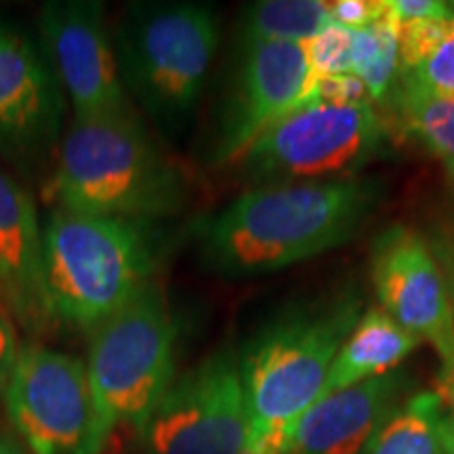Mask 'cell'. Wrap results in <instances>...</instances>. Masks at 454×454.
I'll list each match as a JSON object with an SVG mask.
<instances>
[{
    "label": "cell",
    "mask_w": 454,
    "mask_h": 454,
    "mask_svg": "<svg viewBox=\"0 0 454 454\" xmlns=\"http://www.w3.org/2000/svg\"><path fill=\"white\" fill-rule=\"evenodd\" d=\"M383 196L371 177L251 187L198 225L200 257L227 278L293 268L351 240Z\"/></svg>",
    "instance_id": "1"
},
{
    "label": "cell",
    "mask_w": 454,
    "mask_h": 454,
    "mask_svg": "<svg viewBox=\"0 0 454 454\" xmlns=\"http://www.w3.org/2000/svg\"><path fill=\"white\" fill-rule=\"evenodd\" d=\"M43 247L51 317L89 334L154 282L173 238L164 221L55 208Z\"/></svg>",
    "instance_id": "2"
},
{
    "label": "cell",
    "mask_w": 454,
    "mask_h": 454,
    "mask_svg": "<svg viewBox=\"0 0 454 454\" xmlns=\"http://www.w3.org/2000/svg\"><path fill=\"white\" fill-rule=\"evenodd\" d=\"M362 316L356 291L288 309L240 351L248 442L242 454H282L284 434L320 400L328 372Z\"/></svg>",
    "instance_id": "3"
},
{
    "label": "cell",
    "mask_w": 454,
    "mask_h": 454,
    "mask_svg": "<svg viewBox=\"0 0 454 454\" xmlns=\"http://www.w3.org/2000/svg\"><path fill=\"white\" fill-rule=\"evenodd\" d=\"M47 194L66 211L167 221L184 208L187 187L137 114L127 110L72 122Z\"/></svg>",
    "instance_id": "4"
},
{
    "label": "cell",
    "mask_w": 454,
    "mask_h": 454,
    "mask_svg": "<svg viewBox=\"0 0 454 454\" xmlns=\"http://www.w3.org/2000/svg\"><path fill=\"white\" fill-rule=\"evenodd\" d=\"M118 70L162 133H179L202 98L219 47V15L198 3L130 4L116 36Z\"/></svg>",
    "instance_id": "5"
},
{
    "label": "cell",
    "mask_w": 454,
    "mask_h": 454,
    "mask_svg": "<svg viewBox=\"0 0 454 454\" xmlns=\"http://www.w3.org/2000/svg\"><path fill=\"white\" fill-rule=\"evenodd\" d=\"M177 340V317L158 282L89 333L84 364L101 450L118 429L144 427L175 381Z\"/></svg>",
    "instance_id": "6"
},
{
    "label": "cell",
    "mask_w": 454,
    "mask_h": 454,
    "mask_svg": "<svg viewBox=\"0 0 454 454\" xmlns=\"http://www.w3.org/2000/svg\"><path fill=\"white\" fill-rule=\"evenodd\" d=\"M385 141V122L371 101L305 99L265 130L236 164L251 187L351 179L381 154Z\"/></svg>",
    "instance_id": "7"
},
{
    "label": "cell",
    "mask_w": 454,
    "mask_h": 454,
    "mask_svg": "<svg viewBox=\"0 0 454 454\" xmlns=\"http://www.w3.org/2000/svg\"><path fill=\"white\" fill-rule=\"evenodd\" d=\"M137 435L145 454H242L248 411L240 351L223 348L175 377Z\"/></svg>",
    "instance_id": "8"
},
{
    "label": "cell",
    "mask_w": 454,
    "mask_h": 454,
    "mask_svg": "<svg viewBox=\"0 0 454 454\" xmlns=\"http://www.w3.org/2000/svg\"><path fill=\"white\" fill-rule=\"evenodd\" d=\"M7 417L30 454H101L87 364L64 351L20 348L7 387Z\"/></svg>",
    "instance_id": "9"
},
{
    "label": "cell",
    "mask_w": 454,
    "mask_h": 454,
    "mask_svg": "<svg viewBox=\"0 0 454 454\" xmlns=\"http://www.w3.org/2000/svg\"><path fill=\"white\" fill-rule=\"evenodd\" d=\"M314 81L305 44L240 41L213 141L215 167L240 160L265 130L305 104Z\"/></svg>",
    "instance_id": "10"
},
{
    "label": "cell",
    "mask_w": 454,
    "mask_h": 454,
    "mask_svg": "<svg viewBox=\"0 0 454 454\" xmlns=\"http://www.w3.org/2000/svg\"><path fill=\"white\" fill-rule=\"evenodd\" d=\"M41 49L70 99L74 121L133 110L98 0H51L38 17Z\"/></svg>",
    "instance_id": "11"
},
{
    "label": "cell",
    "mask_w": 454,
    "mask_h": 454,
    "mask_svg": "<svg viewBox=\"0 0 454 454\" xmlns=\"http://www.w3.org/2000/svg\"><path fill=\"white\" fill-rule=\"evenodd\" d=\"M371 282L385 314L427 340L442 364L454 360V301L431 244L408 225H389L371 248Z\"/></svg>",
    "instance_id": "12"
},
{
    "label": "cell",
    "mask_w": 454,
    "mask_h": 454,
    "mask_svg": "<svg viewBox=\"0 0 454 454\" xmlns=\"http://www.w3.org/2000/svg\"><path fill=\"white\" fill-rule=\"evenodd\" d=\"M61 93L43 49L20 26L0 20V145L34 154L53 144L64 116Z\"/></svg>",
    "instance_id": "13"
},
{
    "label": "cell",
    "mask_w": 454,
    "mask_h": 454,
    "mask_svg": "<svg viewBox=\"0 0 454 454\" xmlns=\"http://www.w3.org/2000/svg\"><path fill=\"white\" fill-rule=\"evenodd\" d=\"M404 389L406 377L394 371L320 397L284 434L282 454H362Z\"/></svg>",
    "instance_id": "14"
},
{
    "label": "cell",
    "mask_w": 454,
    "mask_h": 454,
    "mask_svg": "<svg viewBox=\"0 0 454 454\" xmlns=\"http://www.w3.org/2000/svg\"><path fill=\"white\" fill-rule=\"evenodd\" d=\"M0 301L27 334L55 326L44 286L43 225L30 194L0 168Z\"/></svg>",
    "instance_id": "15"
},
{
    "label": "cell",
    "mask_w": 454,
    "mask_h": 454,
    "mask_svg": "<svg viewBox=\"0 0 454 454\" xmlns=\"http://www.w3.org/2000/svg\"><path fill=\"white\" fill-rule=\"evenodd\" d=\"M419 343L421 340L397 325L381 308H368L362 311L354 331L345 339L320 397L394 372V368L404 362Z\"/></svg>",
    "instance_id": "16"
},
{
    "label": "cell",
    "mask_w": 454,
    "mask_h": 454,
    "mask_svg": "<svg viewBox=\"0 0 454 454\" xmlns=\"http://www.w3.org/2000/svg\"><path fill=\"white\" fill-rule=\"evenodd\" d=\"M331 26L325 0H259L244 9L242 41L305 44Z\"/></svg>",
    "instance_id": "17"
},
{
    "label": "cell",
    "mask_w": 454,
    "mask_h": 454,
    "mask_svg": "<svg viewBox=\"0 0 454 454\" xmlns=\"http://www.w3.org/2000/svg\"><path fill=\"white\" fill-rule=\"evenodd\" d=\"M442 404L434 391L412 395L372 435L362 454H444Z\"/></svg>",
    "instance_id": "18"
},
{
    "label": "cell",
    "mask_w": 454,
    "mask_h": 454,
    "mask_svg": "<svg viewBox=\"0 0 454 454\" xmlns=\"http://www.w3.org/2000/svg\"><path fill=\"white\" fill-rule=\"evenodd\" d=\"M391 98L404 127L446 168H454V99L400 82L391 90Z\"/></svg>",
    "instance_id": "19"
},
{
    "label": "cell",
    "mask_w": 454,
    "mask_h": 454,
    "mask_svg": "<svg viewBox=\"0 0 454 454\" xmlns=\"http://www.w3.org/2000/svg\"><path fill=\"white\" fill-rule=\"evenodd\" d=\"M389 7V4H387ZM354 32V76L364 82L371 101H385L397 78V24L394 13Z\"/></svg>",
    "instance_id": "20"
},
{
    "label": "cell",
    "mask_w": 454,
    "mask_h": 454,
    "mask_svg": "<svg viewBox=\"0 0 454 454\" xmlns=\"http://www.w3.org/2000/svg\"><path fill=\"white\" fill-rule=\"evenodd\" d=\"M395 82L454 99V13L438 44L417 66L397 74Z\"/></svg>",
    "instance_id": "21"
},
{
    "label": "cell",
    "mask_w": 454,
    "mask_h": 454,
    "mask_svg": "<svg viewBox=\"0 0 454 454\" xmlns=\"http://www.w3.org/2000/svg\"><path fill=\"white\" fill-rule=\"evenodd\" d=\"M314 78L354 76V32L331 26L305 43Z\"/></svg>",
    "instance_id": "22"
},
{
    "label": "cell",
    "mask_w": 454,
    "mask_h": 454,
    "mask_svg": "<svg viewBox=\"0 0 454 454\" xmlns=\"http://www.w3.org/2000/svg\"><path fill=\"white\" fill-rule=\"evenodd\" d=\"M389 13L387 0H337L331 3L333 24L345 30H362Z\"/></svg>",
    "instance_id": "23"
},
{
    "label": "cell",
    "mask_w": 454,
    "mask_h": 454,
    "mask_svg": "<svg viewBox=\"0 0 454 454\" xmlns=\"http://www.w3.org/2000/svg\"><path fill=\"white\" fill-rule=\"evenodd\" d=\"M391 13L395 21L406 24V21H425V20H442L450 15L448 3H435V0H387Z\"/></svg>",
    "instance_id": "24"
},
{
    "label": "cell",
    "mask_w": 454,
    "mask_h": 454,
    "mask_svg": "<svg viewBox=\"0 0 454 454\" xmlns=\"http://www.w3.org/2000/svg\"><path fill=\"white\" fill-rule=\"evenodd\" d=\"M17 351H20V348H17L13 317L9 316L7 308H4L3 301H0V395H3L4 387H7L9 374L13 371Z\"/></svg>",
    "instance_id": "25"
},
{
    "label": "cell",
    "mask_w": 454,
    "mask_h": 454,
    "mask_svg": "<svg viewBox=\"0 0 454 454\" xmlns=\"http://www.w3.org/2000/svg\"><path fill=\"white\" fill-rule=\"evenodd\" d=\"M434 394L440 400L442 408L448 414H454V360L442 364V371L435 377Z\"/></svg>",
    "instance_id": "26"
},
{
    "label": "cell",
    "mask_w": 454,
    "mask_h": 454,
    "mask_svg": "<svg viewBox=\"0 0 454 454\" xmlns=\"http://www.w3.org/2000/svg\"><path fill=\"white\" fill-rule=\"evenodd\" d=\"M101 454H144L139 435L135 429H118L107 442Z\"/></svg>",
    "instance_id": "27"
},
{
    "label": "cell",
    "mask_w": 454,
    "mask_h": 454,
    "mask_svg": "<svg viewBox=\"0 0 454 454\" xmlns=\"http://www.w3.org/2000/svg\"><path fill=\"white\" fill-rule=\"evenodd\" d=\"M440 438L444 454H454V414L444 412V408H442L440 419Z\"/></svg>",
    "instance_id": "28"
},
{
    "label": "cell",
    "mask_w": 454,
    "mask_h": 454,
    "mask_svg": "<svg viewBox=\"0 0 454 454\" xmlns=\"http://www.w3.org/2000/svg\"><path fill=\"white\" fill-rule=\"evenodd\" d=\"M0 454H30L27 448L9 435H0Z\"/></svg>",
    "instance_id": "29"
},
{
    "label": "cell",
    "mask_w": 454,
    "mask_h": 454,
    "mask_svg": "<svg viewBox=\"0 0 454 454\" xmlns=\"http://www.w3.org/2000/svg\"><path fill=\"white\" fill-rule=\"evenodd\" d=\"M448 175H450L452 181H454V168H448Z\"/></svg>",
    "instance_id": "30"
},
{
    "label": "cell",
    "mask_w": 454,
    "mask_h": 454,
    "mask_svg": "<svg viewBox=\"0 0 454 454\" xmlns=\"http://www.w3.org/2000/svg\"><path fill=\"white\" fill-rule=\"evenodd\" d=\"M448 7H450V11L454 13V3H448Z\"/></svg>",
    "instance_id": "31"
}]
</instances>
